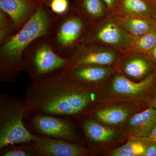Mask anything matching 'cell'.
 <instances>
[{"label": "cell", "instance_id": "cell-1", "mask_svg": "<svg viewBox=\"0 0 156 156\" xmlns=\"http://www.w3.org/2000/svg\"><path fill=\"white\" fill-rule=\"evenodd\" d=\"M96 89L82 87L69 80L60 73L32 83L23 102L25 117L34 112L78 118L96 99Z\"/></svg>", "mask_w": 156, "mask_h": 156}, {"label": "cell", "instance_id": "cell-2", "mask_svg": "<svg viewBox=\"0 0 156 156\" xmlns=\"http://www.w3.org/2000/svg\"><path fill=\"white\" fill-rule=\"evenodd\" d=\"M56 14L49 6L40 4L29 20L21 29L1 46L0 81L13 83L23 69L22 56L36 39L48 34Z\"/></svg>", "mask_w": 156, "mask_h": 156}, {"label": "cell", "instance_id": "cell-3", "mask_svg": "<svg viewBox=\"0 0 156 156\" xmlns=\"http://www.w3.org/2000/svg\"><path fill=\"white\" fill-rule=\"evenodd\" d=\"M90 20L70 7L64 14L56 15L47 37L50 46L59 56L68 59L82 44Z\"/></svg>", "mask_w": 156, "mask_h": 156}, {"label": "cell", "instance_id": "cell-4", "mask_svg": "<svg viewBox=\"0 0 156 156\" xmlns=\"http://www.w3.org/2000/svg\"><path fill=\"white\" fill-rule=\"evenodd\" d=\"M23 101L7 92L0 94V149L11 145L30 142L36 138L26 127Z\"/></svg>", "mask_w": 156, "mask_h": 156}, {"label": "cell", "instance_id": "cell-5", "mask_svg": "<svg viewBox=\"0 0 156 156\" xmlns=\"http://www.w3.org/2000/svg\"><path fill=\"white\" fill-rule=\"evenodd\" d=\"M68 59L62 58L53 50L47 35L32 42L23 52V69L32 83L39 82L48 76L62 71Z\"/></svg>", "mask_w": 156, "mask_h": 156}, {"label": "cell", "instance_id": "cell-6", "mask_svg": "<svg viewBox=\"0 0 156 156\" xmlns=\"http://www.w3.org/2000/svg\"><path fill=\"white\" fill-rule=\"evenodd\" d=\"M133 38L120 25L114 15L109 13L90 21L82 44L110 48L122 53L130 50Z\"/></svg>", "mask_w": 156, "mask_h": 156}, {"label": "cell", "instance_id": "cell-7", "mask_svg": "<svg viewBox=\"0 0 156 156\" xmlns=\"http://www.w3.org/2000/svg\"><path fill=\"white\" fill-rule=\"evenodd\" d=\"M71 118L34 112L27 115L24 122L33 134L83 144V139Z\"/></svg>", "mask_w": 156, "mask_h": 156}, {"label": "cell", "instance_id": "cell-8", "mask_svg": "<svg viewBox=\"0 0 156 156\" xmlns=\"http://www.w3.org/2000/svg\"><path fill=\"white\" fill-rule=\"evenodd\" d=\"M121 52L96 45H80L72 56L68 59L66 66L60 72H65L82 66L96 65L115 68Z\"/></svg>", "mask_w": 156, "mask_h": 156}, {"label": "cell", "instance_id": "cell-9", "mask_svg": "<svg viewBox=\"0 0 156 156\" xmlns=\"http://www.w3.org/2000/svg\"><path fill=\"white\" fill-rule=\"evenodd\" d=\"M32 141L35 156H84L90 151L83 144L36 134Z\"/></svg>", "mask_w": 156, "mask_h": 156}, {"label": "cell", "instance_id": "cell-10", "mask_svg": "<svg viewBox=\"0 0 156 156\" xmlns=\"http://www.w3.org/2000/svg\"><path fill=\"white\" fill-rule=\"evenodd\" d=\"M115 68L90 65L82 66L65 72H59L69 80L82 87L95 89L116 71Z\"/></svg>", "mask_w": 156, "mask_h": 156}, {"label": "cell", "instance_id": "cell-11", "mask_svg": "<svg viewBox=\"0 0 156 156\" xmlns=\"http://www.w3.org/2000/svg\"><path fill=\"white\" fill-rule=\"evenodd\" d=\"M154 67L147 54L129 50L121 53L116 69L127 77L139 80L151 74Z\"/></svg>", "mask_w": 156, "mask_h": 156}, {"label": "cell", "instance_id": "cell-12", "mask_svg": "<svg viewBox=\"0 0 156 156\" xmlns=\"http://www.w3.org/2000/svg\"><path fill=\"white\" fill-rule=\"evenodd\" d=\"M40 4L37 0H0V9L11 17L18 32L33 16Z\"/></svg>", "mask_w": 156, "mask_h": 156}, {"label": "cell", "instance_id": "cell-13", "mask_svg": "<svg viewBox=\"0 0 156 156\" xmlns=\"http://www.w3.org/2000/svg\"><path fill=\"white\" fill-rule=\"evenodd\" d=\"M111 77V87L113 92L117 95L129 97L142 94L150 88L156 80V74H151L139 83H134L116 70Z\"/></svg>", "mask_w": 156, "mask_h": 156}, {"label": "cell", "instance_id": "cell-14", "mask_svg": "<svg viewBox=\"0 0 156 156\" xmlns=\"http://www.w3.org/2000/svg\"><path fill=\"white\" fill-rule=\"evenodd\" d=\"M156 125V109L150 107L135 115L128 123L131 138L148 136Z\"/></svg>", "mask_w": 156, "mask_h": 156}, {"label": "cell", "instance_id": "cell-15", "mask_svg": "<svg viewBox=\"0 0 156 156\" xmlns=\"http://www.w3.org/2000/svg\"><path fill=\"white\" fill-rule=\"evenodd\" d=\"M81 128L88 142L95 145L105 142L117 134V131L106 128L100 123L84 117H79Z\"/></svg>", "mask_w": 156, "mask_h": 156}, {"label": "cell", "instance_id": "cell-16", "mask_svg": "<svg viewBox=\"0 0 156 156\" xmlns=\"http://www.w3.org/2000/svg\"><path fill=\"white\" fill-rule=\"evenodd\" d=\"M83 116L100 123L117 125L126 121L129 112L121 107L92 108L91 106L84 113Z\"/></svg>", "mask_w": 156, "mask_h": 156}, {"label": "cell", "instance_id": "cell-17", "mask_svg": "<svg viewBox=\"0 0 156 156\" xmlns=\"http://www.w3.org/2000/svg\"><path fill=\"white\" fill-rule=\"evenodd\" d=\"M152 10L148 0H118L112 14L118 17H150Z\"/></svg>", "mask_w": 156, "mask_h": 156}, {"label": "cell", "instance_id": "cell-18", "mask_svg": "<svg viewBox=\"0 0 156 156\" xmlns=\"http://www.w3.org/2000/svg\"><path fill=\"white\" fill-rule=\"evenodd\" d=\"M70 7L90 21L111 13L102 0H73Z\"/></svg>", "mask_w": 156, "mask_h": 156}, {"label": "cell", "instance_id": "cell-19", "mask_svg": "<svg viewBox=\"0 0 156 156\" xmlns=\"http://www.w3.org/2000/svg\"><path fill=\"white\" fill-rule=\"evenodd\" d=\"M115 17L120 25L133 37L140 36L156 30V24L152 16Z\"/></svg>", "mask_w": 156, "mask_h": 156}, {"label": "cell", "instance_id": "cell-20", "mask_svg": "<svg viewBox=\"0 0 156 156\" xmlns=\"http://www.w3.org/2000/svg\"><path fill=\"white\" fill-rule=\"evenodd\" d=\"M156 44V30L138 37H134L130 50L148 54Z\"/></svg>", "mask_w": 156, "mask_h": 156}, {"label": "cell", "instance_id": "cell-21", "mask_svg": "<svg viewBox=\"0 0 156 156\" xmlns=\"http://www.w3.org/2000/svg\"><path fill=\"white\" fill-rule=\"evenodd\" d=\"M1 156H35L31 142L11 144L0 149Z\"/></svg>", "mask_w": 156, "mask_h": 156}, {"label": "cell", "instance_id": "cell-22", "mask_svg": "<svg viewBox=\"0 0 156 156\" xmlns=\"http://www.w3.org/2000/svg\"><path fill=\"white\" fill-rule=\"evenodd\" d=\"M114 151L112 154L113 156H143L146 147L145 143L139 140H133Z\"/></svg>", "mask_w": 156, "mask_h": 156}, {"label": "cell", "instance_id": "cell-23", "mask_svg": "<svg viewBox=\"0 0 156 156\" xmlns=\"http://www.w3.org/2000/svg\"><path fill=\"white\" fill-rule=\"evenodd\" d=\"M69 0H52L49 8L56 15H60L67 12L70 9Z\"/></svg>", "mask_w": 156, "mask_h": 156}, {"label": "cell", "instance_id": "cell-24", "mask_svg": "<svg viewBox=\"0 0 156 156\" xmlns=\"http://www.w3.org/2000/svg\"><path fill=\"white\" fill-rule=\"evenodd\" d=\"M17 32V28L14 22L9 25L0 27V45L4 44Z\"/></svg>", "mask_w": 156, "mask_h": 156}, {"label": "cell", "instance_id": "cell-25", "mask_svg": "<svg viewBox=\"0 0 156 156\" xmlns=\"http://www.w3.org/2000/svg\"><path fill=\"white\" fill-rule=\"evenodd\" d=\"M131 140H139L145 143H151L156 142V125L150 134L148 136L143 137H138V138H131Z\"/></svg>", "mask_w": 156, "mask_h": 156}, {"label": "cell", "instance_id": "cell-26", "mask_svg": "<svg viewBox=\"0 0 156 156\" xmlns=\"http://www.w3.org/2000/svg\"><path fill=\"white\" fill-rule=\"evenodd\" d=\"M13 22L9 14L0 9V27L9 25Z\"/></svg>", "mask_w": 156, "mask_h": 156}, {"label": "cell", "instance_id": "cell-27", "mask_svg": "<svg viewBox=\"0 0 156 156\" xmlns=\"http://www.w3.org/2000/svg\"><path fill=\"white\" fill-rule=\"evenodd\" d=\"M146 147L143 156H156V142L151 143Z\"/></svg>", "mask_w": 156, "mask_h": 156}, {"label": "cell", "instance_id": "cell-28", "mask_svg": "<svg viewBox=\"0 0 156 156\" xmlns=\"http://www.w3.org/2000/svg\"><path fill=\"white\" fill-rule=\"evenodd\" d=\"M102 1L106 5L110 12L113 14L116 7L118 0H102Z\"/></svg>", "mask_w": 156, "mask_h": 156}, {"label": "cell", "instance_id": "cell-29", "mask_svg": "<svg viewBox=\"0 0 156 156\" xmlns=\"http://www.w3.org/2000/svg\"><path fill=\"white\" fill-rule=\"evenodd\" d=\"M147 55L156 69V44Z\"/></svg>", "mask_w": 156, "mask_h": 156}, {"label": "cell", "instance_id": "cell-30", "mask_svg": "<svg viewBox=\"0 0 156 156\" xmlns=\"http://www.w3.org/2000/svg\"><path fill=\"white\" fill-rule=\"evenodd\" d=\"M41 4H43V5H46L49 6L50 5V3L51 2L52 0H37Z\"/></svg>", "mask_w": 156, "mask_h": 156}, {"label": "cell", "instance_id": "cell-31", "mask_svg": "<svg viewBox=\"0 0 156 156\" xmlns=\"http://www.w3.org/2000/svg\"><path fill=\"white\" fill-rule=\"evenodd\" d=\"M152 17L153 19L156 26V9L153 8L152 12Z\"/></svg>", "mask_w": 156, "mask_h": 156}, {"label": "cell", "instance_id": "cell-32", "mask_svg": "<svg viewBox=\"0 0 156 156\" xmlns=\"http://www.w3.org/2000/svg\"><path fill=\"white\" fill-rule=\"evenodd\" d=\"M148 1L152 7L156 9V0H148Z\"/></svg>", "mask_w": 156, "mask_h": 156}, {"label": "cell", "instance_id": "cell-33", "mask_svg": "<svg viewBox=\"0 0 156 156\" xmlns=\"http://www.w3.org/2000/svg\"><path fill=\"white\" fill-rule=\"evenodd\" d=\"M154 108L156 109V96L155 98L154 101Z\"/></svg>", "mask_w": 156, "mask_h": 156}]
</instances>
